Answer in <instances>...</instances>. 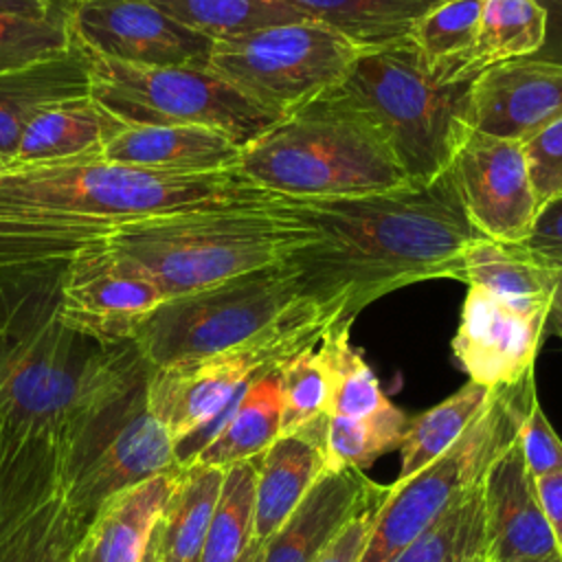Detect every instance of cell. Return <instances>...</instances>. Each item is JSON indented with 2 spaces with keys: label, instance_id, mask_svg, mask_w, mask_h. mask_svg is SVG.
<instances>
[{
  "label": "cell",
  "instance_id": "40",
  "mask_svg": "<svg viewBox=\"0 0 562 562\" xmlns=\"http://www.w3.org/2000/svg\"><path fill=\"white\" fill-rule=\"evenodd\" d=\"M516 432L529 472L540 479L562 470V439L547 419L536 391V369L514 384Z\"/></svg>",
  "mask_w": 562,
  "mask_h": 562
},
{
  "label": "cell",
  "instance_id": "27",
  "mask_svg": "<svg viewBox=\"0 0 562 562\" xmlns=\"http://www.w3.org/2000/svg\"><path fill=\"white\" fill-rule=\"evenodd\" d=\"M281 435L279 369L257 378L226 413L222 428L193 463L228 468L259 457Z\"/></svg>",
  "mask_w": 562,
  "mask_h": 562
},
{
  "label": "cell",
  "instance_id": "37",
  "mask_svg": "<svg viewBox=\"0 0 562 562\" xmlns=\"http://www.w3.org/2000/svg\"><path fill=\"white\" fill-rule=\"evenodd\" d=\"M81 533V525L57 494L0 536V562H70Z\"/></svg>",
  "mask_w": 562,
  "mask_h": 562
},
{
  "label": "cell",
  "instance_id": "26",
  "mask_svg": "<svg viewBox=\"0 0 562 562\" xmlns=\"http://www.w3.org/2000/svg\"><path fill=\"white\" fill-rule=\"evenodd\" d=\"M226 468L191 463L180 468L160 512L151 544L156 562H200Z\"/></svg>",
  "mask_w": 562,
  "mask_h": 562
},
{
  "label": "cell",
  "instance_id": "28",
  "mask_svg": "<svg viewBox=\"0 0 562 562\" xmlns=\"http://www.w3.org/2000/svg\"><path fill=\"white\" fill-rule=\"evenodd\" d=\"M305 18L347 37L360 50L406 40L443 0H285Z\"/></svg>",
  "mask_w": 562,
  "mask_h": 562
},
{
  "label": "cell",
  "instance_id": "32",
  "mask_svg": "<svg viewBox=\"0 0 562 562\" xmlns=\"http://www.w3.org/2000/svg\"><path fill=\"white\" fill-rule=\"evenodd\" d=\"M481 479L474 481L393 562H485L487 533Z\"/></svg>",
  "mask_w": 562,
  "mask_h": 562
},
{
  "label": "cell",
  "instance_id": "50",
  "mask_svg": "<svg viewBox=\"0 0 562 562\" xmlns=\"http://www.w3.org/2000/svg\"><path fill=\"white\" fill-rule=\"evenodd\" d=\"M547 327L553 329V334L562 340V323H553V321H547Z\"/></svg>",
  "mask_w": 562,
  "mask_h": 562
},
{
  "label": "cell",
  "instance_id": "12",
  "mask_svg": "<svg viewBox=\"0 0 562 562\" xmlns=\"http://www.w3.org/2000/svg\"><path fill=\"white\" fill-rule=\"evenodd\" d=\"M514 384L496 386L487 406L441 457L404 483H391V494L375 516L358 562H393L481 479L494 454L516 432Z\"/></svg>",
  "mask_w": 562,
  "mask_h": 562
},
{
  "label": "cell",
  "instance_id": "47",
  "mask_svg": "<svg viewBox=\"0 0 562 562\" xmlns=\"http://www.w3.org/2000/svg\"><path fill=\"white\" fill-rule=\"evenodd\" d=\"M549 321L553 323H562V274L558 279L553 299H551V310H549Z\"/></svg>",
  "mask_w": 562,
  "mask_h": 562
},
{
  "label": "cell",
  "instance_id": "35",
  "mask_svg": "<svg viewBox=\"0 0 562 562\" xmlns=\"http://www.w3.org/2000/svg\"><path fill=\"white\" fill-rule=\"evenodd\" d=\"M257 457L224 470L200 562H237L255 538Z\"/></svg>",
  "mask_w": 562,
  "mask_h": 562
},
{
  "label": "cell",
  "instance_id": "20",
  "mask_svg": "<svg viewBox=\"0 0 562 562\" xmlns=\"http://www.w3.org/2000/svg\"><path fill=\"white\" fill-rule=\"evenodd\" d=\"M329 415L279 435L257 457L255 540L266 542L327 470Z\"/></svg>",
  "mask_w": 562,
  "mask_h": 562
},
{
  "label": "cell",
  "instance_id": "43",
  "mask_svg": "<svg viewBox=\"0 0 562 562\" xmlns=\"http://www.w3.org/2000/svg\"><path fill=\"white\" fill-rule=\"evenodd\" d=\"M522 244L562 268V195L538 209Z\"/></svg>",
  "mask_w": 562,
  "mask_h": 562
},
{
  "label": "cell",
  "instance_id": "3",
  "mask_svg": "<svg viewBox=\"0 0 562 562\" xmlns=\"http://www.w3.org/2000/svg\"><path fill=\"white\" fill-rule=\"evenodd\" d=\"M68 259L0 266V461L57 441L70 415L136 353L61 318Z\"/></svg>",
  "mask_w": 562,
  "mask_h": 562
},
{
  "label": "cell",
  "instance_id": "45",
  "mask_svg": "<svg viewBox=\"0 0 562 562\" xmlns=\"http://www.w3.org/2000/svg\"><path fill=\"white\" fill-rule=\"evenodd\" d=\"M538 2L547 15V31H544V44L536 53V57L562 64V0H538Z\"/></svg>",
  "mask_w": 562,
  "mask_h": 562
},
{
  "label": "cell",
  "instance_id": "46",
  "mask_svg": "<svg viewBox=\"0 0 562 562\" xmlns=\"http://www.w3.org/2000/svg\"><path fill=\"white\" fill-rule=\"evenodd\" d=\"M0 11L31 15V18H55L70 15V4L61 0H0Z\"/></svg>",
  "mask_w": 562,
  "mask_h": 562
},
{
  "label": "cell",
  "instance_id": "1",
  "mask_svg": "<svg viewBox=\"0 0 562 562\" xmlns=\"http://www.w3.org/2000/svg\"><path fill=\"white\" fill-rule=\"evenodd\" d=\"M305 228L285 255L303 296L353 321L369 303L404 285L463 281L470 224L452 167L430 180L342 198H283Z\"/></svg>",
  "mask_w": 562,
  "mask_h": 562
},
{
  "label": "cell",
  "instance_id": "31",
  "mask_svg": "<svg viewBox=\"0 0 562 562\" xmlns=\"http://www.w3.org/2000/svg\"><path fill=\"white\" fill-rule=\"evenodd\" d=\"M483 4L485 0H443L413 26L408 40L437 83L463 81Z\"/></svg>",
  "mask_w": 562,
  "mask_h": 562
},
{
  "label": "cell",
  "instance_id": "23",
  "mask_svg": "<svg viewBox=\"0 0 562 562\" xmlns=\"http://www.w3.org/2000/svg\"><path fill=\"white\" fill-rule=\"evenodd\" d=\"M125 125L90 92L46 103L24 127L11 165L103 158L105 145Z\"/></svg>",
  "mask_w": 562,
  "mask_h": 562
},
{
  "label": "cell",
  "instance_id": "8",
  "mask_svg": "<svg viewBox=\"0 0 562 562\" xmlns=\"http://www.w3.org/2000/svg\"><path fill=\"white\" fill-rule=\"evenodd\" d=\"M338 321L347 318L307 301L244 345L182 364L149 367L147 404L173 439L176 463L191 465L215 437L226 411L257 378L281 369L296 353L316 345Z\"/></svg>",
  "mask_w": 562,
  "mask_h": 562
},
{
  "label": "cell",
  "instance_id": "36",
  "mask_svg": "<svg viewBox=\"0 0 562 562\" xmlns=\"http://www.w3.org/2000/svg\"><path fill=\"white\" fill-rule=\"evenodd\" d=\"M411 415L386 402L364 417H329L327 470H364L386 452L400 450Z\"/></svg>",
  "mask_w": 562,
  "mask_h": 562
},
{
  "label": "cell",
  "instance_id": "22",
  "mask_svg": "<svg viewBox=\"0 0 562 562\" xmlns=\"http://www.w3.org/2000/svg\"><path fill=\"white\" fill-rule=\"evenodd\" d=\"M180 468L108 498L79 536L70 562H143Z\"/></svg>",
  "mask_w": 562,
  "mask_h": 562
},
{
  "label": "cell",
  "instance_id": "18",
  "mask_svg": "<svg viewBox=\"0 0 562 562\" xmlns=\"http://www.w3.org/2000/svg\"><path fill=\"white\" fill-rule=\"evenodd\" d=\"M481 490L487 560L562 558L540 505L536 476L525 463L518 432L487 463Z\"/></svg>",
  "mask_w": 562,
  "mask_h": 562
},
{
  "label": "cell",
  "instance_id": "29",
  "mask_svg": "<svg viewBox=\"0 0 562 562\" xmlns=\"http://www.w3.org/2000/svg\"><path fill=\"white\" fill-rule=\"evenodd\" d=\"M547 15L538 0H485L463 81L516 57H531L544 44Z\"/></svg>",
  "mask_w": 562,
  "mask_h": 562
},
{
  "label": "cell",
  "instance_id": "34",
  "mask_svg": "<svg viewBox=\"0 0 562 562\" xmlns=\"http://www.w3.org/2000/svg\"><path fill=\"white\" fill-rule=\"evenodd\" d=\"M351 323L349 318L334 323L318 340L331 380L329 417H364L389 402L375 373L349 340Z\"/></svg>",
  "mask_w": 562,
  "mask_h": 562
},
{
  "label": "cell",
  "instance_id": "9",
  "mask_svg": "<svg viewBox=\"0 0 562 562\" xmlns=\"http://www.w3.org/2000/svg\"><path fill=\"white\" fill-rule=\"evenodd\" d=\"M307 301L281 261L165 299L134 345L151 369L209 358L257 338Z\"/></svg>",
  "mask_w": 562,
  "mask_h": 562
},
{
  "label": "cell",
  "instance_id": "52",
  "mask_svg": "<svg viewBox=\"0 0 562 562\" xmlns=\"http://www.w3.org/2000/svg\"><path fill=\"white\" fill-rule=\"evenodd\" d=\"M7 167H11V158H9V156H2V154H0V171H4Z\"/></svg>",
  "mask_w": 562,
  "mask_h": 562
},
{
  "label": "cell",
  "instance_id": "21",
  "mask_svg": "<svg viewBox=\"0 0 562 562\" xmlns=\"http://www.w3.org/2000/svg\"><path fill=\"white\" fill-rule=\"evenodd\" d=\"M241 145L200 125H125L103 149V158L162 173H209L235 169Z\"/></svg>",
  "mask_w": 562,
  "mask_h": 562
},
{
  "label": "cell",
  "instance_id": "6",
  "mask_svg": "<svg viewBox=\"0 0 562 562\" xmlns=\"http://www.w3.org/2000/svg\"><path fill=\"white\" fill-rule=\"evenodd\" d=\"M147 375L149 364L138 351L59 435V490L81 529L114 494L180 468L173 439L149 411Z\"/></svg>",
  "mask_w": 562,
  "mask_h": 562
},
{
  "label": "cell",
  "instance_id": "11",
  "mask_svg": "<svg viewBox=\"0 0 562 562\" xmlns=\"http://www.w3.org/2000/svg\"><path fill=\"white\" fill-rule=\"evenodd\" d=\"M358 53L329 26L299 20L215 42L206 68L281 119L334 90Z\"/></svg>",
  "mask_w": 562,
  "mask_h": 562
},
{
  "label": "cell",
  "instance_id": "14",
  "mask_svg": "<svg viewBox=\"0 0 562 562\" xmlns=\"http://www.w3.org/2000/svg\"><path fill=\"white\" fill-rule=\"evenodd\" d=\"M68 22L83 50L132 66L206 68L215 44L151 0H79L70 4Z\"/></svg>",
  "mask_w": 562,
  "mask_h": 562
},
{
  "label": "cell",
  "instance_id": "39",
  "mask_svg": "<svg viewBox=\"0 0 562 562\" xmlns=\"http://www.w3.org/2000/svg\"><path fill=\"white\" fill-rule=\"evenodd\" d=\"M281 435L327 415L331 380L318 342L296 353L279 369Z\"/></svg>",
  "mask_w": 562,
  "mask_h": 562
},
{
  "label": "cell",
  "instance_id": "2",
  "mask_svg": "<svg viewBox=\"0 0 562 562\" xmlns=\"http://www.w3.org/2000/svg\"><path fill=\"white\" fill-rule=\"evenodd\" d=\"M283 200L239 169L162 173L105 158L0 171V266L70 259L119 228L160 215Z\"/></svg>",
  "mask_w": 562,
  "mask_h": 562
},
{
  "label": "cell",
  "instance_id": "19",
  "mask_svg": "<svg viewBox=\"0 0 562 562\" xmlns=\"http://www.w3.org/2000/svg\"><path fill=\"white\" fill-rule=\"evenodd\" d=\"M389 492L362 470H325L263 542V562H316L356 514Z\"/></svg>",
  "mask_w": 562,
  "mask_h": 562
},
{
  "label": "cell",
  "instance_id": "33",
  "mask_svg": "<svg viewBox=\"0 0 562 562\" xmlns=\"http://www.w3.org/2000/svg\"><path fill=\"white\" fill-rule=\"evenodd\" d=\"M180 24L224 42L266 26L310 20L285 0H151Z\"/></svg>",
  "mask_w": 562,
  "mask_h": 562
},
{
  "label": "cell",
  "instance_id": "10",
  "mask_svg": "<svg viewBox=\"0 0 562 562\" xmlns=\"http://www.w3.org/2000/svg\"><path fill=\"white\" fill-rule=\"evenodd\" d=\"M90 94L123 125H200L248 145L279 121L198 66H132L88 53Z\"/></svg>",
  "mask_w": 562,
  "mask_h": 562
},
{
  "label": "cell",
  "instance_id": "7",
  "mask_svg": "<svg viewBox=\"0 0 562 562\" xmlns=\"http://www.w3.org/2000/svg\"><path fill=\"white\" fill-rule=\"evenodd\" d=\"M470 83H437L406 37L360 50L336 90L380 127L408 180H430L472 132Z\"/></svg>",
  "mask_w": 562,
  "mask_h": 562
},
{
  "label": "cell",
  "instance_id": "4",
  "mask_svg": "<svg viewBox=\"0 0 562 562\" xmlns=\"http://www.w3.org/2000/svg\"><path fill=\"white\" fill-rule=\"evenodd\" d=\"M241 176L279 198H342L408 182L380 127L336 88L241 147Z\"/></svg>",
  "mask_w": 562,
  "mask_h": 562
},
{
  "label": "cell",
  "instance_id": "25",
  "mask_svg": "<svg viewBox=\"0 0 562 562\" xmlns=\"http://www.w3.org/2000/svg\"><path fill=\"white\" fill-rule=\"evenodd\" d=\"M88 92V55L77 42L59 57L0 72V154L13 158L24 127L40 108Z\"/></svg>",
  "mask_w": 562,
  "mask_h": 562
},
{
  "label": "cell",
  "instance_id": "44",
  "mask_svg": "<svg viewBox=\"0 0 562 562\" xmlns=\"http://www.w3.org/2000/svg\"><path fill=\"white\" fill-rule=\"evenodd\" d=\"M540 505L547 518V525L553 533L558 551L562 555V470L536 479Z\"/></svg>",
  "mask_w": 562,
  "mask_h": 562
},
{
  "label": "cell",
  "instance_id": "41",
  "mask_svg": "<svg viewBox=\"0 0 562 562\" xmlns=\"http://www.w3.org/2000/svg\"><path fill=\"white\" fill-rule=\"evenodd\" d=\"M538 209L562 195V116L522 143Z\"/></svg>",
  "mask_w": 562,
  "mask_h": 562
},
{
  "label": "cell",
  "instance_id": "5",
  "mask_svg": "<svg viewBox=\"0 0 562 562\" xmlns=\"http://www.w3.org/2000/svg\"><path fill=\"white\" fill-rule=\"evenodd\" d=\"M281 202L149 217L119 228L103 244L140 266L171 299L281 263L305 235Z\"/></svg>",
  "mask_w": 562,
  "mask_h": 562
},
{
  "label": "cell",
  "instance_id": "15",
  "mask_svg": "<svg viewBox=\"0 0 562 562\" xmlns=\"http://www.w3.org/2000/svg\"><path fill=\"white\" fill-rule=\"evenodd\" d=\"M450 167L463 211L481 237L527 239L538 202L522 143L470 132Z\"/></svg>",
  "mask_w": 562,
  "mask_h": 562
},
{
  "label": "cell",
  "instance_id": "49",
  "mask_svg": "<svg viewBox=\"0 0 562 562\" xmlns=\"http://www.w3.org/2000/svg\"><path fill=\"white\" fill-rule=\"evenodd\" d=\"M485 562H562V558H542V560H485Z\"/></svg>",
  "mask_w": 562,
  "mask_h": 562
},
{
  "label": "cell",
  "instance_id": "38",
  "mask_svg": "<svg viewBox=\"0 0 562 562\" xmlns=\"http://www.w3.org/2000/svg\"><path fill=\"white\" fill-rule=\"evenodd\" d=\"M75 46L68 15L31 18L0 11V72L20 70Z\"/></svg>",
  "mask_w": 562,
  "mask_h": 562
},
{
  "label": "cell",
  "instance_id": "24",
  "mask_svg": "<svg viewBox=\"0 0 562 562\" xmlns=\"http://www.w3.org/2000/svg\"><path fill=\"white\" fill-rule=\"evenodd\" d=\"M560 274L558 263L522 241H498L479 235L463 252V283L529 310H551Z\"/></svg>",
  "mask_w": 562,
  "mask_h": 562
},
{
  "label": "cell",
  "instance_id": "42",
  "mask_svg": "<svg viewBox=\"0 0 562 562\" xmlns=\"http://www.w3.org/2000/svg\"><path fill=\"white\" fill-rule=\"evenodd\" d=\"M389 494L369 503L360 514H356L347 522V527L334 538V542L318 555L316 562H358L369 542L375 516H378L380 507L384 505V501L389 498Z\"/></svg>",
  "mask_w": 562,
  "mask_h": 562
},
{
  "label": "cell",
  "instance_id": "30",
  "mask_svg": "<svg viewBox=\"0 0 562 562\" xmlns=\"http://www.w3.org/2000/svg\"><path fill=\"white\" fill-rule=\"evenodd\" d=\"M492 393L494 389L468 380L439 404L413 415L400 446L402 465L393 483H404L441 457L487 406Z\"/></svg>",
  "mask_w": 562,
  "mask_h": 562
},
{
  "label": "cell",
  "instance_id": "17",
  "mask_svg": "<svg viewBox=\"0 0 562 562\" xmlns=\"http://www.w3.org/2000/svg\"><path fill=\"white\" fill-rule=\"evenodd\" d=\"M562 116V64L516 57L485 68L470 83L472 132L525 143Z\"/></svg>",
  "mask_w": 562,
  "mask_h": 562
},
{
  "label": "cell",
  "instance_id": "16",
  "mask_svg": "<svg viewBox=\"0 0 562 562\" xmlns=\"http://www.w3.org/2000/svg\"><path fill=\"white\" fill-rule=\"evenodd\" d=\"M547 321L544 310L520 307L468 285L452 353L472 382L487 389L514 384L536 369Z\"/></svg>",
  "mask_w": 562,
  "mask_h": 562
},
{
  "label": "cell",
  "instance_id": "53",
  "mask_svg": "<svg viewBox=\"0 0 562 562\" xmlns=\"http://www.w3.org/2000/svg\"><path fill=\"white\" fill-rule=\"evenodd\" d=\"M61 2H66V4H75V2H79V0H61Z\"/></svg>",
  "mask_w": 562,
  "mask_h": 562
},
{
  "label": "cell",
  "instance_id": "51",
  "mask_svg": "<svg viewBox=\"0 0 562 562\" xmlns=\"http://www.w3.org/2000/svg\"><path fill=\"white\" fill-rule=\"evenodd\" d=\"M143 562H156V553H154V544H151V542H149V549H147Z\"/></svg>",
  "mask_w": 562,
  "mask_h": 562
},
{
  "label": "cell",
  "instance_id": "13",
  "mask_svg": "<svg viewBox=\"0 0 562 562\" xmlns=\"http://www.w3.org/2000/svg\"><path fill=\"white\" fill-rule=\"evenodd\" d=\"M165 301L151 277L103 241L72 255L61 281V318L103 342H134L140 325Z\"/></svg>",
  "mask_w": 562,
  "mask_h": 562
},
{
  "label": "cell",
  "instance_id": "48",
  "mask_svg": "<svg viewBox=\"0 0 562 562\" xmlns=\"http://www.w3.org/2000/svg\"><path fill=\"white\" fill-rule=\"evenodd\" d=\"M237 562H263V542L255 540L248 544V549L244 551V555Z\"/></svg>",
  "mask_w": 562,
  "mask_h": 562
}]
</instances>
